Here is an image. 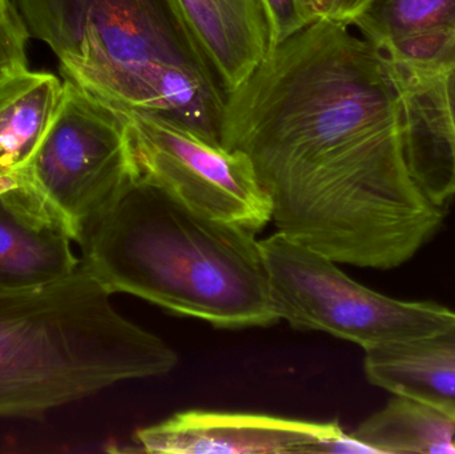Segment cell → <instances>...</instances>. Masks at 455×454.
I'll list each match as a JSON object with an SVG mask.
<instances>
[{
  "label": "cell",
  "instance_id": "15",
  "mask_svg": "<svg viewBox=\"0 0 455 454\" xmlns=\"http://www.w3.org/2000/svg\"><path fill=\"white\" fill-rule=\"evenodd\" d=\"M353 437L382 454H455V420L427 402L393 394Z\"/></svg>",
  "mask_w": 455,
  "mask_h": 454
},
{
  "label": "cell",
  "instance_id": "1",
  "mask_svg": "<svg viewBox=\"0 0 455 454\" xmlns=\"http://www.w3.org/2000/svg\"><path fill=\"white\" fill-rule=\"evenodd\" d=\"M401 108L392 61L318 18L228 93L221 144L251 163L277 232L336 263L392 269L446 215L409 167Z\"/></svg>",
  "mask_w": 455,
  "mask_h": 454
},
{
  "label": "cell",
  "instance_id": "18",
  "mask_svg": "<svg viewBox=\"0 0 455 454\" xmlns=\"http://www.w3.org/2000/svg\"><path fill=\"white\" fill-rule=\"evenodd\" d=\"M369 0H315L318 18L329 19L352 27Z\"/></svg>",
  "mask_w": 455,
  "mask_h": 454
},
{
  "label": "cell",
  "instance_id": "19",
  "mask_svg": "<svg viewBox=\"0 0 455 454\" xmlns=\"http://www.w3.org/2000/svg\"><path fill=\"white\" fill-rule=\"evenodd\" d=\"M304 2L307 3V4L309 5L315 13H317V11H315V0H304Z\"/></svg>",
  "mask_w": 455,
  "mask_h": 454
},
{
  "label": "cell",
  "instance_id": "13",
  "mask_svg": "<svg viewBox=\"0 0 455 454\" xmlns=\"http://www.w3.org/2000/svg\"><path fill=\"white\" fill-rule=\"evenodd\" d=\"M63 93V80L27 68L0 77V178L26 167L44 138Z\"/></svg>",
  "mask_w": 455,
  "mask_h": 454
},
{
  "label": "cell",
  "instance_id": "8",
  "mask_svg": "<svg viewBox=\"0 0 455 454\" xmlns=\"http://www.w3.org/2000/svg\"><path fill=\"white\" fill-rule=\"evenodd\" d=\"M148 453H374L336 421H307L257 413L186 410L139 429Z\"/></svg>",
  "mask_w": 455,
  "mask_h": 454
},
{
  "label": "cell",
  "instance_id": "5",
  "mask_svg": "<svg viewBox=\"0 0 455 454\" xmlns=\"http://www.w3.org/2000/svg\"><path fill=\"white\" fill-rule=\"evenodd\" d=\"M136 176L124 117L63 80L36 151L23 170L0 178V202L29 226L64 232L79 244Z\"/></svg>",
  "mask_w": 455,
  "mask_h": 454
},
{
  "label": "cell",
  "instance_id": "16",
  "mask_svg": "<svg viewBox=\"0 0 455 454\" xmlns=\"http://www.w3.org/2000/svg\"><path fill=\"white\" fill-rule=\"evenodd\" d=\"M261 3L269 26L270 50L318 19L304 0H261Z\"/></svg>",
  "mask_w": 455,
  "mask_h": 454
},
{
  "label": "cell",
  "instance_id": "7",
  "mask_svg": "<svg viewBox=\"0 0 455 454\" xmlns=\"http://www.w3.org/2000/svg\"><path fill=\"white\" fill-rule=\"evenodd\" d=\"M119 114L127 123L139 176L192 210L254 234L272 221L269 197L245 155L159 115Z\"/></svg>",
  "mask_w": 455,
  "mask_h": 454
},
{
  "label": "cell",
  "instance_id": "4",
  "mask_svg": "<svg viewBox=\"0 0 455 454\" xmlns=\"http://www.w3.org/2000/svg\"><path fill=\"white\" fill-rule=\"evenodd\" d=\"M111 296L82 263L50 284L0 288V418H39L175 370V349L122 316Z\"/></svg>",
  "mask_w": 455,
  "mask_h": 454
},
{
  "label": "cell",
  "instance_id": "2",
  "mask_svg": "<svg viewBox=\"0 0 455 454\" xmlns=\"http://www.w3.org/2000/svg\"><path fill=\"white\" fill-rule=\"evenodd\" d=\"M79 247L80 263L111 295L226 330L280 322L256 234L192 210L141 176L128 181Z\"/></svg>",
  "mask_w": 455,
  "mask_h": 454
},
{
  "label": "cell",
  "instance_id": "12",
  "mask_svg": "<svg viewBox=\"0 0 455 454\" xmlns=\"http://www.w3.org/2000/svg\"><path fill=\"white\" fill-rule=\"evenodd\" d=\"M369 383L413 397L455 420V323L422 338L365 351Z\"/></svg>",
  "mask_w": 455,
  "mask_h": 454
},
{
  "label": "cell",
  "instance_id": "11",
  "mask_svg": "<svg viewBox=\"0 0 455 454\" xmlns=\"http://www.w3.org/2000/svg\"><path fill=\"white\" fill-rule=\"evenodd\" d=\"M218 75L227 95L270 51L261 0H171Z\"/></svg>",
  "mask_w": 455,
  "mask_h": 454
},
{
  "label": "cell",
  "instance_id": "3",
  "mask_svg": "<svg viewBox=\"0 0 455 454\" xmlns=\"http://www.w3.org/2000/svg\"><path fill=\"white\" fill-rule=\"evenodd\" d=\"M63 80L116 112L159 115L221 144L227 92L171 0H16Z\"/></svg>",
  "mask_w": 455,
  "mask_h": 454
},
{
  "label": "cell",
  "instance_id": "20",
  "mask_svg": "<svg viewBox=\"0 0 455 454\" xmlns=\"http://www.w3.org/2000/svg\"><path fill=\"white\" fill-rule=\"evenodd\" d=\"M12 4V2L11 0H0V5H10Z\"/></svg>",
  "mask_w": 455,
  "mask_h": 454
},
{
  "label": "cell",
  "instance_id": "6",
  "mask_svg": "<svg viewBox=\"0 0 455 454\" xmlns=\"http://www.w3.org/2000/svg\"><path fill=\"white\" fill-rule=\"evenodd\" d=\"M259 245L275 312L296 330L328 333L369 351L455 323V312L441 304L397 300L369 290L336 261L281 232Z\"/></svg>",
  "mask_w": 455,
  "mask_h": 454
},
{
  "label": "cell",
  "instance_id": "9",
  "mask_svg": "<svg viewBox=\"0 0 455 454\" xmlns=\"http://www.w3.org/2000/svg\"><path fill=\"white\" fill-rule=\"evenodd\" d=\"M395 69L409 167L427 196L445 207L455 197V63Z\"/></svg>",
  "mask_w": 455,
  "mask_h": 454
},
{
  "label": "cell",
  "instance_id": "17",
  "mask_svg": "<svg viewBox=\"0 0 455 454\" xmlns=\"http://www.w3.org/2000/svg\"><path fill=\"white\" fill-rule=\"evenodd\" d=\"M28 29L16 5H0V67L5 71L27 68Z\"/></svg>",
  "mask_w": 455,
  "mask_h": 454
},
{
  "label": "cell",
  "instance_id": "10",
  "mask_svg": "<svg viewBox=\"0 0 455 454\" xmlns=\"http://www.w3.org/2000/svg\"><path fill=\"white\" fill-rule=\"evenodd\" d=\"M352 27L398 68L455 63V0H369Z\"/></svg>",
  "mask_w": 455,
  "mask_h": 454
},
{
  "label": "cell",
  "instance_id": "14",
  "mask_svg": "<svg viewBox=\"0 0 455 454\" xmlns=\"http://www.w3.org/2000/svg\"><path fill=\"white\" fill-rule=\"evenodd\" d=\"M80 266L68 235L35 228L0 202V288L39 287L68 276Z\"/></svg>",
  "mask_w": 455,
  "mask_h": 454
},
{
  "label": "cell",
  "instance_id": "21",
  "mask_svg": "<svg viewBox=\"0 0 455 454\" xmlns=\"http://www.w3.org/2000/svg\"><path fill=\"white\" fill-rule=\"evenodd\" d=\"M4 72H5V69L2 68V67H0V77H2L3 75H4Z\"/></svg>",
  "mask_w": 455,
  "mask_h": 454
}]
</instances>
